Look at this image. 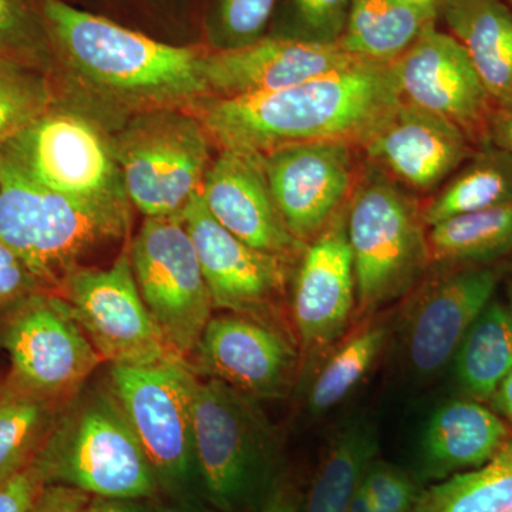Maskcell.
I'll return each instance as SVG.
<instances>
[{
	"mask_svg": "<svg viewBox=\"0 0 512 512\" xmlns=\"http://www.w3.org/2000/svg\"><path fill=\"white\" fill-rule=\"evenodd\" d=\"M400 103L393 63L362 60L278 92L208 97L190 109L222 150L261 157L312 141L360 148Z\"/></svg>",
	"mask_w": 512,
	"mask_h": 512,
	"instance_id": "1",
	"label": "cell"
},
{
	"mask_svg": "<svg viewBox=\"0 0 512 512\" xmlns=\"http://www.w3.org/2000/svg\"><path fill=\"white\" fill-rule=\"evenodd\" d=\"M47 28L90 82L141 109H178L208 99L204 55L171 46L63 0H40Z\"/></svg>",
	"mask_w": 512,
	"mask_h": 512,
	"instance_id": "2",
	"label": "cell"
},
{
	"mask_svg": "<svg viewBox=\"0 0 512 512\" xmlns=\"http://www.w3.org/2000/svg\"><path fill=\"white\" fill-rule=\"evenodd\" d=\"M126 194L76 197L43 187L0 154V242L37 288L57 292L97 249L126 237Z\"/></svg>",
	"mask_w": 512,
	"mask_h": 512,
	"instance_id": "3",
	"label": "cell"
},
{
	"mask_svg": "<svg viewBox=\"0 0 512 512\" xmlns=\"http://www.w3.org/2000/svg\"><path fill=\"white\" fill-rule=\"evenodd\" d=\"M46 485L92 497H156V476L106 380L87 382L59 414L33 461Z\"/></svg>",
	"mask_w": 512,
	"mask_h": 512,
	"instance_id": "4",
	"label": "cell"
},
{
	"mask_svg": "<svg viewBox=\"0 0 512 512\" xmlns=\"http://www.w3.org/2000/svg\"><path fill=\"white\" fill-rule=\"evenodd\" d=\"M192 430L198 481L214 507L241 512L264 500L274 481L275 439L259 402L195 375Z\"/></svg>",
	"mask_w": 512,
	"mask_h": 512,
	"instance_id": "5",
	"label": "cell"
},
{
	"mask_svg": "<svg viewBox=\"0 0 512 512\" xmlns=\"http://www.w3.org/2000/svg\"><path fill=\"white\" fill-rule=\"evenodd\" d=\"M348 239L363 316L410 291L430 264L416 195L369 165L348 204Z\"/></svg>",
	"mask_w": 512,
	"mask_h": 512,
	"instance_id": "6",
	"label": "cell"
},
{
	"mask_svg": "<svg viewBox=\"0 0 512 512\" xmlns=\"http://www.w3.org/2000/svg\"><path fill=\"white\" fill-rule=\"evenodd\" d=\"M208 137L200 121L178 109L146 111L116 137L110 148L124 191L146 218L180 214L201 190Z\"/></svg>",
	"mask_w": 512,
	"mask_h": 512,
	"instance_id": "7",
	"label": "cell"
},
{
	"mask_svg": "<svg viewBox=\"0 0 512 512\" xmlns=\"http://www.w3.org/2000/svg\"><path fill=\"white\" fill-rule=\"evenodd\" d=\"M184 362L156 367L110 365L106 383L146 456L158 488L185 498L198 481L192 430V384Z\"/></svg>",
	"mask_w": 512,
	"mask_h": 512,
	"instance_id": "8",
	"label": "cell"
},
{
	"mask_svg": "<svg viewBox=\"0 0 512 512\" xmlns=\"http://www.w3.org/2000/svg\"><path fill=\"white\" fill-rule=\"evenodd\" d=\"M0 345L12 366L9 386L60 403L69 402L104 363L66 299L42 289L3 312Z\"/></svg>",
	"mask_w": 512,
	"mask_h": 512,
	"instance_id": "9",
	"label": "cell"
},
{
	"mask_svg": "<svg viewBox=\"0 0 512 512\" xmlns=\"http://www.w3.org/2000/svg\"><path fill=\"white\" fill-rule=\"evenodd\" d=\"M130 258L151 318L175 356L188 365L214 316V303L180 215L146 218Z\"/></svg>",
	"mask_w": 512,
	"mask_h": 512,
	"instance_id": "10",
	"label": "cell"
},
{
	"mask_svg": "<svg viewBox=\"0 0 512 512\" xmlns=\"http://www.w3.org/2000/svg\"><path fill=\"white\" fill-rule=\"evenodd\" d=\"M56 293L69 303L104 363L156 367L183 362L165 342L141 298L130 251L121 252L109 268L76 269Z\"/></svg>",
	"mask_w": 512,
	"mask_h": 512,
	"instance_id": "11",
	"label": "cell"
},
{
	"mask_svg": "<svg viewBox=\"0 0 512 512\" xmlns=\"http://www.w3.org/2000/svg\"><path fill=\"white\" fill-rule=\"evenodd\" d=\"M191 372L261 400L282 399L302 369L298 340L281 322L227 312L212 316L188 360Z\"/></svg>",
	"mask_w": 512,
	"mask_h": 512,
	"instance_id": "12",
	"label": "cell"
},
{
	"mask_svg": "<svg viewBox=\"0 0 512 512\" xmlns=\"http://www.w3.org/2000/svg\"><path fill=\"white\" fill-rule=\"evenodd\" d=\"M214 309L275 320L295 262L249 247L212 217L201 190L180 212Z\"/></svg>",
	"mask_w": 512,
	"mask_h": 512,
	"instance_id": "13",
	"label": "cell"
},
{
	"mask_svg": "<svg viewBox=\"0 0 512 512\" xmlns=\"http://www.w3.org/2000/svg\"><path fill=\"white\" fill-rule=\"evenodd\" d=\"M346 221L348 205L306 245L296 264L291 316L303 372L335 348L355 315V268Z\"/></svg>",
	"mask_w": 512,
	"mask_h": 512,
	"instance_id": "14",
	"label": "cell"
},
{
	"mask_svg": "<svg viewBox=\"0 0 512 512\" xmlns=\"http://www.w3.org/2000/svg\"><path fill=\"white\" fill-rule=\"evenodd\" d=\"M0 154L49 190L76 197L126 194L111 148L92 124L72 114H43Z\"/></svg>",
	"mask_w": 512,
	"mask_h": 512,
	"instance_id": "15",
	"label": "cell"
},
{
	"mask_svg": "<svg viewBox=\"0 0 512 512\" xmlns=\"http://www.w3.org/2000/svg\"><path fill=\"white\" fill-rule=\"evenodd\" d=\"M355 146L312 141L261 156L269 188L293 237L308 245L348 205L357 178Z\"/></svg>",
	"mask_w": 512,
	"mask_h": 512,
	"instance_id": "16",
	"label": "cell"
},
{
	"mask_svg": "<svg viewBox=\"0 0 512 512\" xmlns=\"http://www.w3.org/2000/svg\"><path fill=\"white\" fill-rule=\"evenodd\" d=\"M393 69L404 103L450 120L474 147L488 141L494 100L466 50L450 33L429 26L393 62Z\"/></svg>",
	"mask_w": 512,
	"mask_h": 512,
	"instance_id": "17",
	"label": "cell"
},
{
	"mask_svg": "<svg viewBox=\"0 0 512 512\" xmlns=\"http://www.w3.org/2000/svg\"><path fill=\"white\" fill-rule=\"evenodd\" d=\"M500 278V268L466 266L424 286L403 330L407 365L417 376L436 375L456 356L474 320L493 301Z\"/></svg>",
	"mask_w": 512,
	"mask_h": 512,
	"instance_id": "18",
	"label": "cell"
},
{
	"mask_svg": "<svg viewBox=\"0 0 512 512\" xmlns=\"http://www.w3.org/2000/svg\"><path fill=\"white\" fill-rule=\"evenodd\" d=\"M456 124L413 104H399L360 147L367 163L412 194H429L476 148Z\"/></svg>",
	"mask_w": 512,
	"mask_h": 512,
	"instance_id": "19",
	"label": "cell"
},
{
	"mask_svg": "<svg viewBox=\"0 0 512 512\" xmlns=\"http://www.w3.org/2000/svg\"><path fill=\"white\" fill-rule=\"evenodd\" d=\"M362 60L339 45L272 35L237 49L205 52L202 66L210 97L235 99L288 89Z\"/></svg>",
	"mask_w": 512,
	"mask_h": 512,
	"instance_id": "20",
	"label": "cell"
},
{
	"mask_svg": "<svg viewBox=\"0 0 512 512\" xmlns=\"http://www.w3.org/2000/svg\"><path fill=\"white\" fill-rule=\"evenodd\" d=\"M208 211L249 247L298 264L306 244L293 237L279 211L261 157L221 150L201 187Z\"/></svg>",
	"mask_w": 512,
	"mask_h": 512,
	"instance_id": "21",
	"label": "cell"
},
{
	"mask_svg": "<svg viewBox=\"0 0 512 512\" xmlns=\"http://www.w3.org/2000/svg\"><path fill=\"white\" fill-rule=\"evenodd\" d=\"M512 440L507 421L478 400L441 404L427 424L421 444L424 476L441 481L484 466Z\"/></svg>",
	"mask_w": 512,
	"mask_h": 512,
	"instance_id": "22",
	"label": "cell"
},
{
	"mask_svg": "<svg viewBox=\"0 0 512 512\" xmlns=\"http://www.w3.org/2000/svg\"><path fill=\"white\" fill-rule=\"evenodd\" d=\"M440 20L466 50L491 99L512 96V9L505 0H448Z\"/></svg>",
	"mask_w": 512,
	"mask_h": 512,
	"instance_id": "23",
	"label": "cell"
},
{
	"mask_svg": "<svg viewBox=\"0 0 512 512\" xmlns=\"http://www.w3.org/2000/svg\"><path fill=\"white\" fill-rule=\"evenodd\" d=\"M433 25L436 20L406 0H350L338 45L359 59L393 63Z\"/></svg>",
	"mask_w": 512,
	"mask_h": 512,
	"instance_id": "24",
	"label": "cell"
},
{
	"mask_svg": "<svg viewBox=\"0 0 512 512\" xmlns=\"http://www.w3.org/2000/svg\"><path fill=\"white\" fill-rule=\"evenodd\" d=\"M466 163L421 207L427 228L456 215L512 205V154L485 141Z\"/></svg>",
	"mask_w": 512,
	"mask_h": 512,
	"instance_id": "25",
	"label": "cell"
},
{
	"mask_svg": "<svg viewBox=\"0 0 512 512\" xmlns=\"http://www.w3.org/2000/svg\"><path fill=\"white\" fill-rule=\"evenodd\" d=\"M376 433L365 421H350L332 437L301 512H348L367 466L376 458Z\"/></svg>",
	"mask_w": 512,
	"mask_h": 512,
	"instance_id": "26",
	"label": "cell"
},
{
	"mask_svg": "<svg viewBox=\"0 0 512 512\" xmlns=\"http://www.w3.org/2000/svg\"><path fill=\"white\" fill-rule=\"evenodd\" d=\"M430 264L447 269L490 265L512 251V205L456 215L427 232Z\"/></svg>",
	"mask_w": 512,
	"mask_h": 512,
	"instance_id": "27",
	"label": "cell"
},
{
	"mask_svg": "<svg viewBox=\"0 0 512 512\" xmlns=\"http://www.w3.org/2000/svg\"><path fill=\"white\" fill-rule=\"evenodd\" d=\"M458 382L474 400L493 399L512 372V316L491 301L474 320L456 353Z\"/></svg>",
	"mask_w": 512,
	"mask_h": 512,
	"instance_id": "28",
	"label": "cell"
},
{
	"mask_svg": "<svg viewBox=\"0 0 512 512\" xmlns=\"http://www.w3.org/2000/svg\"><path fill=\"white\" fill-rule=\"evenodd\" d=\"M512 508V440L484 466L421 490L413 512H505Z\"/></svg>",
	"mask_w": 512,
	"mask_h": 512,
	"instance_id": "29",
	"label": "cell"
},
{
	"mask_svg": "<svg viewBox=\"0 0 512 512\" xmlns=\"http://www.w3.org/2000/svg\"><path fill=\"white\" fill-rule=\"evenodd\" d=\"M66 403L22 392L6 382L0 400V483L35 461Z\"/></svg>",
	"mask_w": 512,
	"mask_h": 512,
	"instance_id": "30",
	"label": "cell"
},
{
	"mask_svg": "<svg viewBox=\"0 0 512 512\" xmlns=\"http://www.w3.org/2000/svg\"><path fill=\"white\" fill-rule=\"evenodd\" d=\"M389 329L382 323L366 326L333 350L309 387L311 413L320 416L345 402L372 372L386 346Z\"/></svg>",
	"mask_w": 512,
	"mask_h": 512,
	"instance_id": "31",
	"label": "cell"
},
{
	"mask_svg": "<svg viewBox=\"0 0 512 512\" xmlns=\"http://www.w3.org/2000/svg\"><path fill=\"white\" fill-rule=\"evenodd\" d=\"M45 80L15 60L0 57V148L47 113Z\"/></svg>",
	"mask_w": 512,
	"mask_h": 512,
	"instance_id": "32",
	"label": "cell"
},
{
	"mask_svg": "<svg viewBox=\"0 0 512 512\" xmlns=\"http://www.w3.org/2000/svg\"><path fill=\"white\" fill-rule=\"evenodd\" d=\"M350 0H286L285 26L274 36L315 45H338Z\"/></svg>",
	"mask_w": 512,
	"mask_h": 512,
	"instance_id": "33",
	"label": "cell"
},
{
	"mask_svg": "<svg viewBox=\"0 0 512 512\" xmlns=\"http://www.w3.org/2000/svg\"><path fill=\"white\" fill-rule=\"evenodd\" d=\"M278 0H220L215 35L218 49H237L258 42L274 15Z\"/></svg>",
	"mask_w": 512,
	"mask_h": 512,
	"instance_id": "34",
	"label": "cell"
},
{
	"mask_svg": "<svg viewBox=\"0 0 512 512\" xmlns=\"http://www.w3.org/2000/svg\"><path fill=\"white\" fill-rule=\"evenodd\" d=\"M379 512H413L421 490L400 468L373 460L362 478Z\"/></svg>",
	"mask_w": 512,
	"mask_h": 512,
	"instance_id": "35",
	"label": "cell"
},
{
	"mask_svg": "<svg viewBox=\"0 0 512 512\" xmlns=\"http://www.w3.org/2000/svg\"><path fill=\"white\" fill-rule=\"evenodd\" d=\"M42 47L39 29L23 0H0V57L15 62L36 59Z\"/></svg>",
	"mask_w": 512,
	"mask_h": 512,
	"instance_id": "36",
	"label": "cell"
},
{
	"mask_svg": "<svg viewBox=\"0 0 512 512\" xmlns=\"http://www.w3.org/2000/svg\"><path fill=\"white\" fill-rule=\"evenodd\" d=\"M46 487L35 464L0 483V512H30Z\"/></svg>",
	"mask_w": 512,
	"mask_h": 512,
	"instance_id": "37",
	"label": "cell"
},
{
	"mask_svg": "<svg viewBox=\"0 0 512 512\" xmlns=\"http://www.w3.org/2000/svg\"><path fill=\"white\" fill-rule=\"evenodd\" d=\"M302 500L298 480L292 474L281 473L272 481L259 512H301Z\"/></svg>",
	"mask_w": 512,
	"mask_h": 512,
	"instance_id": "38",
	"label": "cell"
},
{
	"mask_svg": "<svg viewBox=\"0 0 512 512\" xmlns=\"http://www.w3.org/2000/svg\"><path fill=\"white\" fill-rule=\"evenodd\" d=\"M90 498L92 495L66 485H46L30 512H83Z\"/></svg>",
	"mask_w": 512,
	"mask_h": 512,
	"instance_id": "39",
	"label": "cell"
},
{
	"mask_svg": "<svg viewBox=\"0 0 512 512\" xmlns=\"http://www.w3.org/2000/svg\"><path fill=\"white\" fill-rule=\"evenodd\" d=\"M488 141L512 154V96L495 101L488 121Z\"/></svg>",
	"mask_w": 512,
	"mask_h": 512,
	"instance_id": "40",
	"label": "cell"
},
{
	"mask_svg": "<svg viewBox=\"0 0 512 512\" xmlns=\"http://www.w3.org/2000/svg\"><path fill=\"white\" fill-rule=\"evenodd\" d=\"M144 501L147 500L92 497L83 512H153V508Z\"/></svg>",
	"mask_w": 512,
	"mask_h": 512,
	"instance_id": "41",
	"label": "cell"
},
{
	"mask_svg": "<svg viewBox=\"0 0 512 512\" xmlns=\"http://www.w3.org/2000/svg\"><path fill=\"white\" fill-rule=\"evenodd\" d=\"M491 402L494 404L495 412L507 421L512 430V372L500 384Z\"/></svg>",
	"mask_w": 512,
	"mask_h": 512,
	"instance_id": "42",
	"label": "cell"
},
{
	"mask_svg": "<svg viewBox=\"0 0 512 512\" xmlns=\"http://www.w3.org/2000/svg\"><path fill=\"white\" fill-rule=\"evenodd\" d=\"M348 512H379L363 483H360L359 487H357Z\"/></svg>",
	"mask_w": 512,
	"mask_h": 512,
	"instance_id": "43",
	"label": "cell"
},
{
	"mask_svg": "<svg viewBox=\"0 0 512 512\" xmlns=\"http://www.w3.org/2000/svg\"><path fill=\"white\" fill-rule=\"evenodd\" d=\"M414 8L419 9L424 15L429 16L430 19L439 22L441 12H443L444 6L447 5L448 0H406Z\"/></svg>",
	"mask_w": 512,
	"mask_h": 512,
	"instance_id": "44",
	"label": "cell"
},
{
	"mask_svg": "<svg viewBox=\"0 0 512 512\" xmlns=\"http://www.w3.org/2000/svg\"><path fill=\"white\" fill-rule=\"evenodd\" d=\"M153 512H207L197 505L188 503L185 498H174L173 503L154 505Z\"/></svg>",
	"mask_w": 512,
	"mask_h": 512,
	"instance_id": "45",
	"label": "cell"
},
{
	"mask_svg": "<svg viewBox=\"0 0 512 512\" xmlns=\"http://www.w3.org/2000/svg\"><path fill=\"white\" fill-rule=\"evenodd\" d=\"M508 298H510V306H508V311H510L512 316V279L510 282V288H508Z\"/></svg>",
	"mask_w": 512,
	"mask_h": 512,
	"instance_id": "46",
	"label": "cell"
},
{
	"mask_svg": "<svg viewBox=\"0 0 512 512\" xmlns=\"http://www.w3.org/2000/svg\"><path fill=\"white\" fill-rule=\"evenodd\" d=\"M6 392V380H0V400H2L3 394Z\"/></svg>",
	"mask_w": 512,
	"mask_h": 512,
	"instance_id": "47",
	"label": "cell"
},
{
	"mask_svg": "<svg viewBox=\"0 0 512 512\" xmlns=\"http://www.w3.org/2000/svg\"><path fill=\"white\" fill-rule=\"evenodd\" d=\"M505 2H507L508 6H510V8L512 9V0H505Z\"/></svg>",
	"mask_w": 512,
	"mask_h": 512,
	"instance_id": "48",
	"label": "cell"
},
{
	"mask_svg": "<svg viewBox=\"0 0 512 512\" xmlns=\"http://www.w3.org/2000/svg\"><path fill=\"white\" fill-rule=\"evenodd\" d=\"M505 512H512V508H510V510H508V511H505Z\"/></svg>",
	"mask_w": 512,
	"mask_h": 512,
	"instance_id": "49",
	"label": "cell"
},
{
	"mask_svg": "<svg viewBox=\"0 0 512 512\" xmlns=\"http://www.w3.org/2000/svg\"><path fill=\"white\" fill-rule=\"evenodd\" d=\"M0 309H2V306H0Z\"/></svg>",
	"mask_w": 512,
	"mask_h": 512,
	"instance_id": "50",
	"label": "cell"
}]
</instances>
